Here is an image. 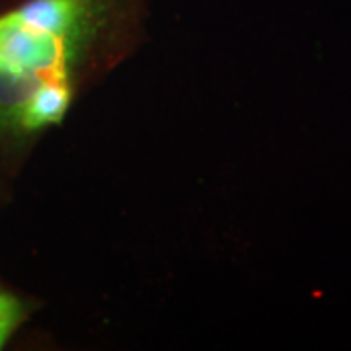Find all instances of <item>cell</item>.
Instances as JSON below:
<instances>
[{"instance_id":"6da1fadb","label":"cell","mask_w":351,"mask_h":351,"mask_svg":"<svg viewBox=\"0 0 351 351\" xmlns=\"http://www.w3.org/2000/svg\"><path fill=\"white\" fill-rule=\"evenodd\" d=\"M64 39L45 34L18 14L0 18V69L14 73H66Z\"/></svg>"},{"instance_id":"7a4b0ae2","label":"cell","mask_w":351,"mask_h":351,"mask_svg":"<svg viewBox=\"0 0 351 351\" xmlns=\"http://www.w3.org/2000/svg\"><path fill=\"white\" fill-rule=\"evenodd\" d=\"M16 14L29 25L69 43L84 27L88 0H29Z\"/></svg>"},{"instance_id":"3957f363","label":"cell","mask_w":351,"mask_h":351,"mask_svg":"<svg viewBox=\"0 0 351 351\" xmlns=\"http://www.w3.org/2000/svg\"><path fill=\"white\" fill-rule=\"evenodd\" d=\"M69 104L71 90L66 86V76L49 78L29 98L20 117V127L25 131H36L45 125H55L64 117Z\"/></svg>"},{"instance_id":"277c9868","label":"cell","mask_w":351,"mask_h":351,"mask_svg":"<svg viewBox=\"0 0 351 351\" xmlns=\"http://www.w3.org/2000/svg\"><path fill=\"white\" fill-rule=\"evenodd\" d=\"M66 73H14L0 69V125H20L29 98L45 80Z\"/></svg>"},{"instance_id":"5b68a950","label":"cell","mask_w":351,"mask_h":351,"mask_svg":"<svg viewBox=\"0 0 351 351\" xmlns=\"http://www.w3.org/2000/svg\"><path fill=\"white\" fill-rule=\"evenodd\" d=\"M25 306L12 293L0 289V348L8 341L16 328L24 322Z\"/></svg>"}]
</instances>
